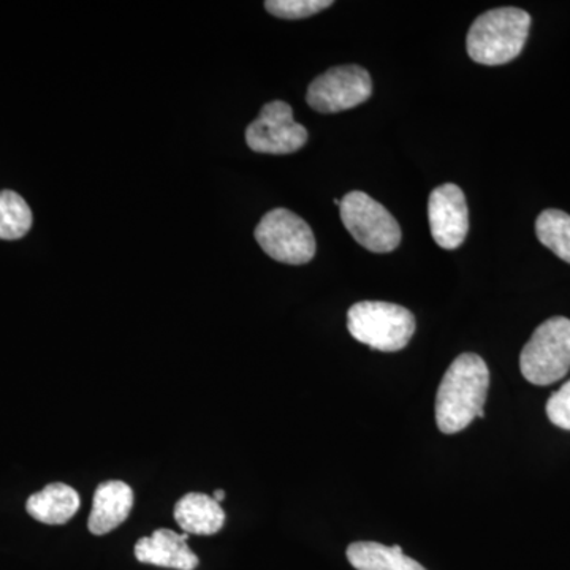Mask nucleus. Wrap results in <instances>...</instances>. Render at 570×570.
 Listing matches in <instances>:
<instances>
[{"label":"nucleus","mask_w":570,"mask_h":570,"mask_svg":"<svg viewBox=\"0 0 570 570\" xmlns=\"http://www.w3.org/2000/svg\"><path fill=\"white\" fill-rule=\"evenodd\" d=\"M490 371L482 356L461 354L442 377L436 396V422L444 434H456L475 419H485L483 404Z\"/></svg>","instance_id":"1"},{"label":"nucleus","mask_w":570,"mask_h":570,"mask_svg":"<svg viewBox=\"0 0 570 570\" xmlns=\"http://www.w3.org/2000/svg\"><path fill=\"white\" fill-rule=\"evenodd\" d=\"M32 212L24 198L13 190L0 193V239H20L31 230Z\"/></svg>","instance_id":"16"},{"label":"nucleus","mask_w":570,"mask_h":570,"mask_svg":"<svg viewBox=\"0 0 570 570\" xmlns=\"http://www.w3.org/2000/svg\"><path fill=\"white\" fill-rule=\"evenodd\" d=\"M520 370L531 384L546 387L570 370V321L551 317L532 333L520 355Z\"/></svg>","instance_id":"4"},{"label":"nucleus","mask_w":570,"mask_h":570,"mask_svg":"<svg viewBox=\"0 0 570 570\" xmlns=\"http://www.w3.org/2000/svg\"><path fill=\"white\" fill-rule=\"evenodd\" d=\"M347 328L358 343L381 352H397L415 333L411 311L387 302H360L348 309Z\"/></svg>","instance_id":"3"},{"label":"nucleus","mask_w":570,"mask_h":570,"mask_svg":"<svg viewBox=\"0 0 570 570\" xmlns=\"http://www.w3.org/2000/svg\"><path fill=\"white\" fill-rule=\"evenodd\" d=\"M431 235L444 249L453 250L463 245L469 232L466 197L456 184H442L428 200Z\"/></svg>","instance_id":"9"},{"label":"nucleus","mask_w":570,"mask_h":570,"mask_svg":"<svg viewBox=\"0 0 570 570\" xmlns=\"http://www.w3.org/2000/svg\"><path fill=\"white\" fill-rule=\"evenodd\" d=\"M247 146L254 153L292 154L307 141V130L294 119V110L283 100L266 104L261 115L246 129Z\"/></svg>","instance_id":"8"},{"label":"nucleus","mask_w":570,"mask_h":570,"mask_svg":"<svg viewBox=\"0 0 570 570\" xmlns=\"http://www.w3.org/2000/svg\"><path fill=\"white\" fill-rule=\"evenodd\" d=\"M224 498H225V491L224 490H216V491H214V493H213L214 501H217L220 504V502L224 501Z\"/></svg>","instance_id":"19"},{"label":"nucleus","mask_w":570,"mask_h":570,"mask_svg":"<svg viewBox=\"0 0 570 570\" xmlns=\"http://www.w3.org/2000/svg\"><path fill=\"white\" fill-rule=\"evenodd\" d=\"M80 505L81 499L77 490L58 482L45 487L39 493H33L26 502V510L33 520L59 527L69 523L77 515Z\"/></svg>","instance_id":"12"},{"label":"nucleus","mask_w":570,"mask_h":570,"mask_svg":"<svg viewBox=\"0 0 570 570\" xmlns=\"http://www.w3.org/2000/svg\"><path fill=\"white\" fill-rule=\"evenodd\" d=\"M347 560L356 570H426L406 557L400 546L385 547L377 542L352 543Z\"/></svg>","instance_id":"14"},{"label":"nucleus","mask_w":570,"mask_h":570,"mask_svg":"<svg viewBox=\"0 0 570 570\" xmlns=\"http://www.w3.org/2000/svg\"><path fill=\"white\" fill-rule=\"evenodd\" d=\"M189 534H178L171 530L154 531L149 538L135 543V558L142 564L175 570H195L198 557L187 546Z\"/></svg>","instance_id":"10"},{"label":"nucleus","mask_w":570,"mask_h":570,"mask_svg":"<svg viewBox=\"0 0 570 570\" xmlns=\"http://www.w3.org/2000/svg\"><path fill=\"white\" fill-rule=\"evenodd\" d=\"M531 17L515 7L480 14L468 32L469 58L482 66H502L519 58L530 36Z\"/></svg>","instance_id":"2"},{"label":"nucleus","mask_w":570,"mask_h":570,"mask_svg":"<svg viewBox=\"0 0 570 570\" xmlns=\"http://www.w3.org/2000/svg\"><path fill=\"white\" fill-rule=\"evenodd\" d=\"M332 6V0H268L265 2V9L283 20H303Z\"/></svg>","instance_id":"17"},{"label":"nucleus","mask_w":570,"mask_h":570,"mask_svg":"<svg viewBox=\"0 0 570 570\" xmlns=\"http://www.w3.org/2000/svg\"><path fill=\"white\" fill-rule=\"evenodd\" d=\"M255 239L269 257L288 265H305L316 255L313 228L285 208L266 213L255 228Z\"/></svg>","instance_id":"6"},{"label":"nucleus","mask_w":570,"mask_h":570,"mask_svg":"<svg viewBox=\"0 0 570 570\" xmlns=\"http://www.w3.org/2000/svg\"><path fill=\"white\" fill-rule=\"evenodd\" d=\"M535 234L543 246L570 264V216L561 209H546L535 220Z\"/></svg>","instance_id":"15"},{"label":"nucleus","mask_w":570,"mask_h":570,"mask_svg":"<svg viewBox=\"0 0 570 570\" xmlns=\"http://www.w3.org/2000/svg\"><path fill=\"white\" fill-rule=\"evenodd\" d=\"M175 520L186 534L214 535L224 528L225 512L205 493H187L175 505Z\"/></svg>","instance_id":"13"},{"label":"nucleus","mask_w":570,"mask_h":570,"mask_svg":"<svg viewBox=\"0 0 570 570\" xmlns=\"http://www.w3.org/2000/svg\"><path fill=\"white\" fill-rule=\"evenodd\" d=\"M547 415L554 426L570 431V381L550 396Z\"/></svg>","instance_id":"18"},{"label":"nucleus","mask_w":570,"mask_h":570,"mask_svg":"<svg viewBox=\"0 0 570 570\" xmlns=\"http://www.w3.org/2000/svg\"><path fill=\"white\" fill-rule=\"evenodd\" d=\"M134 508V490L121 480H108L97 487L88 528L92 534L105 535L121 527Z\"/></svg>","instance_id":"11"},{"label":"nucleus","mask_w":570,"mask_h":570,"mask_svg":"<svg viewBox=\"0 0 570 570\" xmlns=\"http://www.w3.org/2000/svg\"><path fill=\"white\" fill-rule=\"evenodd\" d=\"M373 92L367 70L360 66H341L326 70L311 82L306 102L318 112H340L365 104Z\"/></svg>","instance_id":"7"},{"label":"nucleus","mask_w":570,"mask_h":570,"mask_svg":"<svg viewBox=\"0 0 570 570\" xmlns=\"http://www.w3.org/2000/svg\"><path fill=\"white\" fill-rule=\"evenodd\" d=\"M340 213L352 238L371 253H392L400 246V224L370 195L358 190L344 195Z\"/></svg>","instance_id":"5"}]
</instances>
